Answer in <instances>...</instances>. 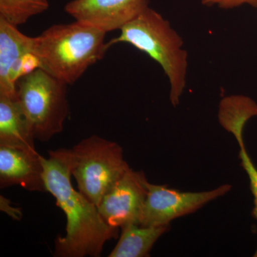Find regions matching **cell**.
Instances as JSON below:
<instances>
[{
	"mask_svg": "<svg viewBox=\"0 0 257 257\" xmlns=\"http://www.w3.org/2000/svg\"><path fill=\"white\" fill-rule=\"evenodd\" d=\"M47 192L55 198L67 217L66 234L55 241V256H100L106 241L118 236V228L108 224L98 207L71 183L68 167L49 152L42 157Z\"/></svg>",
	"mask_w": 257,
	"mask_h": 257,
	"instance_id": "6da1fadb",
	"label": "cell"
},
{
	"mask_svg": "<svg viewBox=\"0 0 257 257\" xmlns=\"http://www.w3.org/2000/svg\"><path fill=\"white\" fill-rule=\"evenodd\" d=\"M105 36V32L79 21L52 25L34 37L32 53L42 69L71 85L104 57L109 49Z\"/></svg>",
	"mask_w": 257,
	"mask_h": 257,
	"instance_id": "7a4b0ae2",
	"label": "cell"
},
{
	"mask_svg": "<svg viewBox=\"0 0 257 257\" xmlns=\"http://www.w3.org/2000/svg\"><path fill=\"white\" fill-rule=\"evenodd\" d=\"M119 37L107 42L110 48L118 43H127L156 61L170 83V99L178 105L186 87L188 54L184 50L180 35L163 17L147 8L120 30Z\"/></svg>",
	"mask_w": 257,
	"mask_h": 257,
	"instance_id": "3957f363",
	"label": "cell"
},
{
	"mask_svg": "<svg viewBox=\"0 0 257 257\" xmlns=\"http://www.w3.org/2000/svg\"><path fill=\"white\" fill-rule=\"evenodd\" d=\"M50 152L67 166L79 192L96 207L130 168L119 145L96 135L84 139L72 149Z\"/></svg>",
	"mask_w": 257,
	"mask_h": 257,
	"instance_id": "277c9868",
	"label": "cell"
},
{
	"mask_svg": "<svg viewBox=\"0 0 257 257\" xmlns=\"http://www.w3.org/2000/svg\"><path fill=\"white\" fill-rule=\"evenodd\" d=\"M67 87L42 68L18 81V101L35 140L49 141L62 133L69 111Z\"/></svg>",
	"mask_w": 257,
	"mask_h": 257,
	"instance_id": "5b68a950",
	"label": "cell"
},
{
	"mask_svg": "<svg viewBox=\"0 0 257 257\" xmlns=\"http://www.w3.org/2000/svg\"><path fill=\"white\" fill-rule=\"evenodd\" d=\"M147 188L138 224L155 226L170 225L174 219L194 212L229 192L231 186L224 184L207 192H183L149 182Z\"/></svg>",
	"mask_w": 257,
	"mask_h": 257,
	"instance_id": "8992f818",
	"label": "cell"
},
{
	"mask_svg": "<svg viewBox=\"0 0 257 257\" xmlns=\"http://www.w3.org/2000/svg\"><path fill=\"white\" fill-rule=\"evenodd\" d=\"M148 183L143 172L128 169L97 206L103 219L116 228L130 223L138 224L147 197Z\"/></svg>",
	"mask_w": 257,
	"mask_h": 257,
	"instance_id": "52a82bcc",
	"label": "cell"
},
{
	"mask_svg": "<svg viewBox=\"0 0 257 257\" xmlns=\"http://www.w3.org/2000/svg\"><path fill=\"white\" fill-rule=\"evenodd\" d=\"M150 0H72L64 7L76 21L101 31L121 30L149 8Z\"/></svg>",
	"mask_w": 257,
	"mask_h": 257,
	"instance_id": "ba28073f",
	"label": "cell"
},
{
	"mask_svg": "<svg viewBox=\"0 0 257 257\" xmlns=\"http://www.w3.org/2000/svg\"><path fill=\"white\" fill-rule=\"evenodd\" d=\"M14 185L30 192H47L42 157L37 151L0 145V186Z\"/></svg>",
	"mask_w": 257,
	"mask_h": 257,
	"instance_id": "9c48e42d",
	"label": "cell"
},
{
	"mask_svg": "<svg viewBox=\"0 0 257 257\" xmlns=\"http://www.w3.org/2000/svg\"><path fill=\"white\" fill-rule=\"evenodd\" d=\"M33 38L0 18V95L18 98L22 60L24 55L32 53Z\"/></svg>",
	"mask_w": 257,
	"mask_h": 257,
	"instance_id": "30bf717a",
	"label": "cell"
},
{
	"mask_svg": "<svg viewBox=\"0 0 257 257\" xmlns=\"http://www.w3.org/2000/svg\"><path fill=\"white\" fill-rule=\"evenodd\" d=\"M35 140L18 98L0 95V145L35 152Z\"/></svg>",
	"mask_w": 257,
	"mask_h": 257,
	"instance_id": "8fae6325",
	"label": "cell"
},
{
	"mask_svg": "<svg viewBox=\"0 0 257 257\" xmlns=\"http://www.w3.org/2000/svg\"><path fill=\"white\" fill-rule=\"evenodd\" d=\"M118 243L109 257H143L149 256L150 250L162 234L170 229V225L145 226L130 223L121 226Z\"/></svg>",
	"mask_w": 257,
	"mask_h": 257,
	"instance_id": "7c38bea8",
	"label": "cell"
},
{
	"mask_svg": "<svg viewBox=\"0 0 257 257\" xmlns=\"http://www.w3.org/2000/svg\"><path fill=\"white\" fill-rule=\"evenodd\" d=\"M49 8L48 0H0V18L18 27Z\"/></svg>",
	"mask_w": 257,
	"mask_h": 257,
	"instance_id": "4fadbf2b",
	"label": "cell"
},
{
	"mask_svg": "<svg viewBox=\"0 0 257 257\" xmlns=\"http://www.w3.org/2000/svg\"><path fill=\"white\" fill-rule=\"evenodd\" d=\"M243 128H235L231 132V134L236 138V141L239 144L240 148L239 157L241 160V165L243 170L247 174L250 182V189L254 199V207H253L252 214L257 219V169L253 165L252 160L248 156L243 143ZM253 256L257 257V249Z\"/></svg>",
	"mask_w": 257,
	"mask_h": 257,
	"instance_id": "5bb4252c",
	"label": "cell"
},
{
	"mask_svg": "<svg viewBox=\"0 0 257 257\" xmlns=\"http://www.w3.org/2000/svg\"><path fill=\"white\" fill-rule=\"evenodd\" d=\"M202 5L208 7L216 5L221 9L229 10L248 5L257 8V0H199Z\"/></svg>",
	"mask_w": 257,
	"mask_h": 257,
	"instance_id": "9a60e30c",
	"label": "cell"
},
{
	"mask_svg": "<svg viewBox=\"0 0 257 257\" xmlns=\"http://www.w3.org/2000/svg\"><path fill=\"white\" fill-rule=\"evenodd\" d=\"M38 68H41V63H40L38 57L35 54L28 53L24 55L23 60H22V77Z\"/></svg>",
	"mask_w": 257,
	"mask_h": 257,
	"instance_id": "2e32d148",
	"label": "cell"
}]
</instances>
